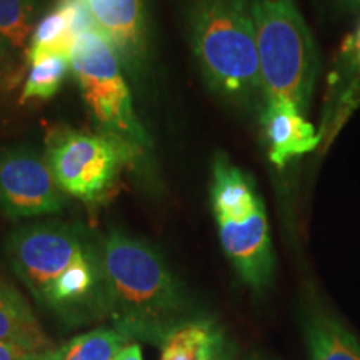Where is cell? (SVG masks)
Segmentation results:
<instances>
[{"label": "cell", "instance_id": "1", "mask_svg": "<svg viewBox=\"0 0 360 360\" xmlns=\"http://www.w3.org/2000/svg\"><path fill=\"white\" fill-rule=\"evenodd\" d=\"M6 257L39 305L69 326L105 317L101 238L80 224H27L8 233Z\"/></svg>", "mask_w": 360, "mask_h": 360}, {"label": "cell", "instance_id": "2", "mask_svg": "<svg viewBox=\"0 0 360 360\" xmlns=\"http://www.w3.org/2000/svg\"><path fill=\"white\" fill-rule=\"evenodd\" d=\"M101 254L105 317L119 334L162 347L195 319L187 289L147 240L112 229L101 237Z\"/></svg>", "mask_w": 360, "mask_h": 360}, {"label": "cell", "instance_id": "3", "mask_svg": "<svg viewBox=\"0 0 360 360\" xmlns=\"http://www.w3.org/2000/svg\"><path fill=\"white\" fill-rule=\"evenodd\" d=\"M191 49L207 89L232 109L264 105L252 0H187Z\"/></svg>", "mask_w": 360, "mask_h": 360}, {"label": "cell", "instance_id": "4", "mask_svg": "<svg viewBox=\"0 0 360 360\" xmlns=\"http://www.w3.org/2000/svg\"><path fill=\"white\" fill-rule=\"evenodd\" d=\"M264 102L289 101L307 115L321 75L312 30L295 0H252Z\"/></svg>", "mask_w": 360, "mask_h": 360}, {"label": "cell", "instance_id": "5", "mask_svg": "<svg viewBox=\"0 0 360 360\" xmlns=\"http://www.w3.org/2000/svg\"><path fill=\"white\" fill-rule=\"evenodd\" d=\"M70 69L97 132L119 139L141 154L152 146L135 112L124 67L98 30L79 35L70 52Z\"/></svg>", "mask_w": 360, "mask_h": 360}, {"label": "cell", "instance_id": "6", "mask_svg": "<svg viewBox=\"0 0 360 360\" xmlns=\"http://www.w3.org/2000/svg\"><path fill=\"white\" fill-rule=\"evenodd\" d=\"M44 154L65 195L84 204H98L119 182L125 165L141 152L102 132L57 129L45 141Z\"/></svg>", "mask_w": 360, "mask_h": 360}, {"label": "cell", "instance_id": "7", "mask_svg": "<svg viewBox=\"0 0 360 360\" xmlns=\"http://www.w3.org/2000/svg\"><path fill=\"white\" fill-rule=\"evenodd\" d=\"M65 193L44 152L30 146L0 150V212L12 220L62 212Z\"/></svg>", "mask_w": 360, "mask_h": 360}, {"label": "cell", "instance_id": "8", "mask_svg": "<svg viewBox=\"0 0 360 360\" xmlns=\"http://www.w3.org/2000/svg\"><path fill=\"white\" fill-rule=\"evenodd\" d=\"M97 30L137 82L150 64V22L146 0H85Z\"/></svg>", "mask_w": 360, "mask_h": 360}, {"label": "cell", "instance_id": "9", "mask_svg": "<svg viewBox=\"0 0 360 360\" xmlns=\"http://www.w3.org/2000/svg\"><path fill=\"white\" fill-rule=\"evenodd\" d=\"M217 229L220 245L238 277L250 289H267L274 278L276 255L265 205L245 220L217 219Z\"/></svg>", "mask_w": 360, "mask_h": 360}, {"label": "cell", "instance_id": "10", "mask_svg": "<svg viewBox=\"0 0 360 360\" xmlns=\"http://www.w3.org/2000/svg\"><path fill=\"white\" fill-rule=\"evenodd\" d=\"M259 122L269 160L277 169H285L294 159L315 150L322 141L304 112L289 101H265Z\"/></svg>", "mask_w": 360, "mask_h": 360}, {"label": "cell", "instance_id": "11", "mask_svg": "<svg viewBox=\"0 0 360 360\" xmlns=\"http://www.w3.org/2000/svg\"><path fill=\"white\" fill-rule=\"evenodd\" d=\"M209 192L215 220H245L264 205L250 175L238 169L224 152L214 155Z\"/></svg>", "mask_w": 360, "mask_h": 360}, {"label": "cell", "instance_id": "12", "mask_svg": "<svg viewBox=\"0 0 360 360\" xmlns=\"http://www.w3.org/2000/svg\"><path fill=\"white\" fill-rule=\"evenodd\" d=\"M0 342L37 354L56 349L25 297L4 278H0Z\"/></svg>", "mask_w": 360, "mask_h": 360}, {"label": "cell", "instance_id": "13", "mask_svg": "<svg viewBox=\"0 0 360 360\" xmlns=\"http://www.w3.org/2000/svg\"><path fill=\"white\" fill-rule=\"evenodd\" d=\"M309 360H360V340L317 302L304 315Z\"/></svg>", "mask_w": 360, "mask_h": 360}, {"label": "cell", "instance_id": "14", "mask_svg": "<svg viewBox=\"0 0 360 360\" xmlns=\"http://www.w3.org/2000/svg\"><path fill=\"white\" fill-rule=\"evenodd\" d=\"M222 332L207 319L179 327L162 345L160 360H224Z\"/></svg>", "mask_w": 360, "mask_h": 360}, {"label": "cell", "instance_id": "15", "mask_svg": "<svg viewBox=\"0 0 360 360\" xmlns=\"http://www.w3.org/2000/svg\"><path fill=\"white\" fill-rule=\"evenodd\" d=\"M69 72H72L70 57L64 53H47L29 60L20 103L51 101L62 89Z\"/></svg>", "mask_w": 360, "mask_h": 360}, {"label": "cell", "instance_id": "16", "mask_svg": "<svg viewBox=\"0 0 360 360\" xmlns=\"http://www.w3.org/2000/svg\"><path fill=\"white\" fill-rule=\"evenodd\" d=\"M75 40H77V35L72 29L67 11L57 0L52 11L45 13L34 27L25 52V65L32 58L47 56V53H64L70 57Z\"/></svg>", "mask_w": 360, "mask_h": 360}, {"label": "cell", "instance_id": "17", "mask_svg": "<svg viewBox=\"0 0 360 360\" xmlns=\"http://www.w3.org/2000/svg\"><path fill=\"white\" fill-rule=\"evenodd\" d=\"M129 339L115 328H96L52 350L49 360H115Z\"/></svg>", "mask_w": 360, "mask_h": 360}, {"label": "cell", "instance_id": "18", "mask_svg": "<svg viewBox=\"0 0 360 360\" xmlns=\"http://www.w3.org/2000/svg\"><path fill=\"white\" fill-rule=\"evenodd\" d=\"M40 0H0V37L25 62Z\"/></svg>", "mask_w": 360, "mask_h": 360}, {"label": "cell", "instance_id": "19", "mask_svg": "<svg viewBox=\"0 0 360 360\" xmlns=\"http://www.w3.org/2000/svg\"><path fill=\"white\" fill-rule=\"evenodd\" d=\"M337 77L344 82V89L360 80V24L344 39L337 57Z\"/></svg>", "mask_w": 360, "mask_h": 360}, {"label": "cell", "instance_id": "20", "mask_svg": "<svg viewBox=\"0 0 360 360\" xmlns=\"http://www.w3.org/2000/svg\"><path fill=\"white\" fill-rule=\"evenodd\" d=\"M25 69V62L0 37V97L12 92L22 82V72Z\"/></svg>", "mask_w": 360, "mask_h": 360}, {"label": "cell", "instance_id": "21", "mask_svg": "<svg viewBox=\"0 0 360 360\" xmlns=\"http://www.w3.org/2000/svg\"><path fill=\"white\" fill-rule=\"evenodd\" d=\"M49 354L29 352V350L13 347V345L0 342V360H49Z\"/></svg>", "mask_w": 360, "mask_h": 360}, {"label": "cell", "instance_id": "22", "mask_svg": "<svg viewBox=\"0 0 360 360\" xmlns=\"http://www.w3.org/2000/svg\"><path fill=\"white\" fill-rule=\"evenodd\" d=\"M327 4L339 15H360V0H327Z\"/></svg>", "mask_w": 360, "mask_h": 360}, {"label": "cell", "instance_id": "23", "mask_svg": "<svg viewBox=\"0 0 360 360\" xmlns=\"http://www.w3.org/2000/svg\"><path fill=\"white\" fill-rule=\"evenodd\" d=\"M115 360H143L141 347H139L135 342H134V344H130V345H125V347L120 350L119 354H117Z\"/></svg>", "mask_w": 360, "mask_h": 360}]
</instances>
